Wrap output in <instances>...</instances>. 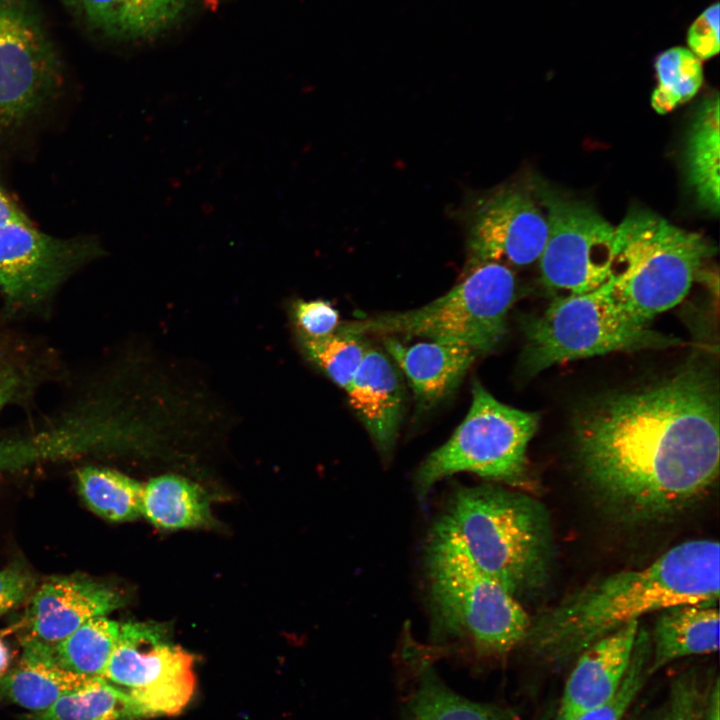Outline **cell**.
<instances>
[{"mask_svg": "<svg viewBox=\"0 0 720 720\" xmlns=\"http://www.w3.org/2000/svg\"><path fill=\"white\" fill-rule=\"evenodd\" d=\"M307 356L338 386L347 389L368 348L364 337L335 332L321 338L299 335Z\"/></svg>", "mask_w": 720, "mask_h": 720, "instance_id": "28", "label": "cell"}, {"mask_svg": "<svg viewBox=\"0 0 720 720\" xmlns=\"http://www.w3.org/2000/svg\"><path fill=\"white\" fill-rule=\"evenodd\" d=\"M80 494L88 507L113 522L134 520L142 515L143 485L120 472L85 467L77 472Z\"/></svg>", "mask_w": 720, "mask_h": 720, "instance_id": "26", "label": "cell"}, {"mask_svg": "<svg viewBox=\"0 0 720 720\" xmlns=\"http://www.w3.org/2000/svg\"><path fill=\"white\" fill-rule=\"evenodd\" d=\"M63 80L55 42L34 0H0V138L56 95Z\"/></svg>", "mask_w": 720, "mask_h": 720, "instance_id": "9", "label": "cell"}, {"mask_svg": "<svg viewBox=\"0 0 720 720\" xmlns=\"http://www.w3.org/2000/svg\"><path fill=\"white\" fill-rule=\"evenodd\" d=\"M384 347L407 378L420 410L452 393L478 355L465 346L432 340L407 346L396 337H385Z\"/></svg>", "mask_w": 720, "mask_h": 720, "instance_id": "17", "label": "cell"}, {"mask_svg": "<svg viewBox=\"0 0 720 720\" xmlns=\"http://www.w3.org/2000/svg\"><path fill=\"white\" fill-rule=\"evenodd\" d=\"M30 222L22 210L0 188V227L11 223Z\"/></svg>", "mask_w": 720, "mask_h": 720, "instance_id": "35", "label": "cell"}, {"mask_svg": "<svg viewBox=\"0 0 720 720\" xmlns=\"http://www.w3.org/2000/svg\"><path fill=\"white\" fill-rule=\"evenodd\" d=\"M650 658V634L639 627L629 667L613 698L575 720H623L650 675Z\"/></svg>", "mask_w": 720, "mask_h": 720, "instance_id": "29", "label": "cell"}, {"mask_svg": "<svg viewBox=\"0 0 720 720\" xmlns=\"http://www.w3.org/2000/svg\"><path fill=\"white\" fill-rule=\"evenodd\" d=\"M719 5L708 7L688 30L690 51L700 60H706L719 52Z\"/></svg>", "mask_w": 720, "mask_h": 720, "instance_id": "32", "label": "cell"}, {"mask_svg": "<svg viewBox=\"0 0 720 720\" xmlns=\"http://www.w3.org/2000/svg\"><path fill=\"white\" fill-rule=\"evenodd\" d=\"M194 0H75L89 29L118 41L153 39L173 27Z\"/></svg>", "mask_w": 720, "mask_h": 720, "instance_id": "18", "label": "cell"}, {"mask_svg": "<svg viewBox=\"0 0 720 720\" xmlns=\"http://www.w3.org/2000/svg\"><path fill=\"white\" fill-rule=\"evenodd\" d=\"M62 1L66 5V7L72 9V12H73L74 6H75V0H62Z\"/></svg>", "mask_w": 720, "mask_h": 720, "instance_id": "38", "label": "cell"}, {"mask_svg": "<svg viewBox=\"0 0 720 720\" xmlns=\"http://www.w3.org/2000/svg\"><path fill=\"white\" fill-rule=\"evenodd\" d=\"M719 554L716 540H690L643 569L588 584L531 619L524 642L544 663L562 667L645 614L677 604L716 605Z\"/></svg>", "mask_w": 720, "mask_h": 720, "instance_id": "2", "label": "cell"}, {"mask_svg": "<svg viewBox=\"0 0 720 720\" xmlns=\"http://www.w3.org/2000/svg\"><path fill=\"white\" fill-rule=\"evenodd\" d=\"M719 97L711 95L697 108L686 138L684 161L688 184L699 205L719 213Z\"/></svg>", "mask_w": 720, "mask_h": 720, "instance_id": "21", "label": "cell"}, {"mask_svg": "<svg viewBox=\"0 0 720 720\" xmlns=\"http://www.w3.org/2000/svg\"><path fill=\"white\" fill-rule=\"evenodd\" d=\"M293 313L299 335L309 338L330 336L340 324L338 311L324 300H298L294 304Z\"/></svg>", "mask_w": 720, "mask_h": 720, "instance_id": "31", "label": "cell"}, {"mask_svg": "<svg viewBox=\"0 0 720 720\" xmlns=\"http://www.w3.org/2000/svg\"><path fill=\"white\" fill-rule=\"evenodd\" d=\"M426 560L431 598L449 632L485 657L504 656L525 641L531 618L462 549L431 532Z\"/></svg>", "mask_w": 720, "mask_h": 720, "instance_id": "7", "label": "cell"}, {"mask_svg": "<svg viewBox=\"0 0 720 720\" xmlns=\"http://www.w3.org/2000/svg\"><path fill=\"white\" fill-rule=\"evenodd\" d=\"M142 515L154 526L167 530L200 527L211 519L204 490L172 474L153 478L143 486Z\"/></svg>", "mask_w": 720, "mask_h": 720, "instance_id": "22", "label": "cell"}, {"mask_svg": "<svg viewBox=\"0 0 720 720\" xmlns=\"http://www.w3.org/2000/svg\"><path fill=\"white\" fill-rule=\"evenodd\" d=\"M713 252L701 234L633 210L615 226L612 295L632 318L649 325L684 299Z\"/></svg>", "mask_w": 720, "mask_h": 720, "instance_id": "4", "label": "cell"}, {"mask_svg": "<svg viewBox=\"0 0 720 720\" xmlns=\"http://www.w3.org/2000/svg\"><path fill=\"white\" fill-rule=\"evenodd\" d=\"M119 631L120 624L106 616L91 618L52 645L54 661L75 674L103 678Z\"/></svg>", "mask_w": 720, "mask_h": 720, "instance_id": "25", "label": "cell"}, {"mask_svg": "<svg viewBox=\"0 0 720 720\" xmlns=\"http://www.w3.org/2000/svg\"><path fill=\"white\" fill-rule=\"evenodd\" d=\"M193 656L160 625L120 624L104 679L126 692L150 717L176 715L195 689Z\"/></svg>", "mask_w": 720, "mask_h": 720, "instance_id": "10", "label": "cell"}, {"mask_svg": "<svg viewBox=\"0 0 720 720\" xmlns=\"http://www.w3.org/2000/svg\"><path fill=\"white\" fill-rule=\"evenodd\" d=\"M10 662V654L7 646L0 639V680L6 674Z\"/></svg>", "mask_w": 720, "mask_h": 720, "instance_id": "37", "label": "cell"}, {"mask_svg": "<svg viewBox=\"0 0 720 720\" xmlns=\"http://www.w3.org/2000/svg\"><path fill=\"white\" fill-rule=\"evenodd\" d=\"M658 86L651 96V105L659 114H666L690 100L703 81L701 60L690 50L675 47L661 53L655 62Z\"/></svg>", "mask_w": 720, "mask_h": 720, "instance_id": "27", "label": "cell"}, {"mask_svg": "<svg viewBox=\"0 0 720 720\" xmlns=\"http://www.w3.org/2000/svg\"><path fill=\"white\" fill-rule=\"evenodd\" d=\"M98 250L93 240L48 235L31 222L1 226L0 291L8 304H39Z\"/></svg>", "mask_w": 720, "mask_h": 720, "instance_id": "13", "label": "cell"}, {"mask_svg": "<svg viewBox=\"0 0 720 720\" xmlns=\"http://www.w3.org/2000/svg\"><path fill=\"white\" fill-rule=\"evenodd\" d=\"M538 425L537 413L503 404L475 382L464 420L418 467L414 478L418 496L425 498L437 482L459 472L528 487L527 448Z\"/></svg>", "mask_w": 720, "mask_h": 720, "instance_id": "8", "label": "cell"}, {"mask_svg": "<svg viewBox=\"0 0 720 720\" xmlns=\"http://www.w3.org/2000/svg\"><path fill=\"white\" fill-rule=\"evenodd\" d=\"M533 720H549V717H548L547 715H544V714H543L542 716H540V717H538V718H536V719H533Z\"/></svg>", "mask_w": 720, "mask_h": 720, "instance_id": "39", "label": "cell"}, {"mask_svg": "<svg viewBox=\"0 0 720 720\" xmlns=\"http://www.w3.org/2000/svg\"><path fill=\"white\" fill-rule=\"evenodd\" d=\"M346 392L377 450L384 458L389 457L404 411L400 370L387 353L368 346Z\"/></svg>", "mask_w": 720, "mask_h": 720, "instance_id": "16", "label": "cell"}, {"mask_svg": "<svg viewBox=\"0 0 720 720\" xmlns=\"http://www.w3.org/2000/svg\"><path fill=\"white\" fill-rule=\"evenodd\" d=\"M99 678L63 669L54 661L52 645L27 636L21 661L1 678V688L10 701L36 713L50 708L67 694L89 687Z\"/></svg>", "mask_w": 720, "mask_h": 720, "instance_id": "19", "label": "cell"}, {"mask_svg": "<svg viewBox=\"0 0 720 720\" xmlns=\"http://www.w3.org/2000/svg\"><path fill=\"white\" fill-rule=\"evenodd\" d=\"M522 331L523 365L531 374L571 360L682 343L632 318L612 295L610 280L587 293L555 297L543 313L522 320Z\"/></svg>", "mask_w": 720, "mask_h": 720, "instance_id": "6", "label": "cell"}, {"mask_svg": "<svg viewBox=\"0 0 720 720\" xmlns=\"http://www.w3.org/2000/svg\"><path fill=\"white\" fill-rule=\"evenodd\" d=\"M511 714L472 701L449 688L431 667L421 670L408 698L404 720H511Z\"/></svg>", "mask_w": 720, "mask_h": 720, "instance_id": "23", "label": "cell"}, {"mask_svg": "<svg viewBox=\"0 0 720 720\" xmlns=\"http://www.w3.org/2000/svg\"><path fill=\"white\" fill-rule=\"evenodd\" d=\"M35 586L33 577L22 568L0 571V616L20 605Z\"/></svg>", "mask_w": 720, "mask_h": 720, "instance_id": "33", "label": "cell"}, {"mask_svg": "<svg viewBox=\"0 0 720 720\" xmlns=\"http://www.w3.org/2000/svg\"><path fill=\"white\" fill-rule=\"evenodd\" d=\"M122 602L117 591L91 579L52 578L31 598L28 637L54 645L89 619L108 615Z\"/></svg>", "mask_w": 720, "mask_h": 720, "instance_id": "15", "label": "cell"}, {"mask_svg": "<svg viewBox=\"0 0 720 720\" xmlns=\"http://www.w3.org/2000/svg\"><path fill=\"white\" fill-rule=\"evenodd\" d=\"M542 202L548 223L538 259L543 285L552 291L583 294L611 280L615 226L577 200L543 192Z\"/></svg>", "mask_w": 720, "mask_h": 720, "instance_id": "11", "label": "cell"}, {"mask_svg": "<svg viewBox=\"0 0 720 720\" xmlns=\"http://www.w3.org/2000/svg\"><path fill=\"white\" fill-rule=\"evenodd\" d=\"M147 713L123 690L99 678L89 687L67 694L30 720H142Z\"/></svg>", "mask_w": 720, "mask_h": 720, "instance_id": "24", "label": "cell"}, {"mask_svg": "<svg viewBox=\"0 0 720 720\" xmlns=\"http://www.w3.org/2000/svg\"><path fill=\"white\" fill-rule=\"evenodd\" d=\"M650 642V674L677 659L718 651L717 606L677 604L661 610L650 634Z\"/></svg>", "mask_w": 720, "mask_h": 720, "instance_id": "20", "label": "cell"}, {"mask_svg": "<svg viewBox=\"0 0 720 720\" xmlns=\"http://www.w3.org/2000/svg\"><path fill=\"white\" fill-rule=\"evenodd\" d=\"M23 378L16 364L0 353V411L16 396Z\"/></svg>", "mask_w": 720, "mask_h": 720, "instance_id": "34", "label": "cell"}, {"mask_svg": "<svg viewBox=\"0 0 720 720\" xmlns=\"http://www.w3.org/2000/svg\"><path fill=\"white\" fill-rule=\"evenodd\" d=\"M711 683L696 671L682 673L671 681L659 704L633 720H702Z\"/></svg>", "mask_w": 720, "mask_h": 720, "instance_id": "30", "label": "cell"}, {"mask_svg": "<svg viewBox=\"0 0 720 720\" xmlns=\"http://www.w3.org/2000/svg\"><path fill=\"white\" fill-rule=\"evenodd\" d=\"M719 408L716 379L697 365L595 400L574 425L577 461L594 496L631 523L687 509L718 478Z\"/></svg>", "mask_w": 720, "mask_h": 720, "instance_id": "1", "label": "cell"}, {"mask_svg": "<svg viewBox=\"0 0 720 720\" xmlns=\"http://www.w3.org/2000/svg\"><path fill=\"white\" fill-rule=\"evenodd\" d=\"M431 532L462 549L518 601L547 585L554 557L549 516L536 499L494 485L463 487Z\"/></svg>", "mask_w": 720, "mask_h": 720, "instance_id": "3", "label": "cell"}, {"mask_svg": "<svg viewBox=\"0 0 720 720\" xmlns=\"http://www.w3.org/2000/svg\"><path fill=\"white\" fill-rule=\"evenodd\" d=\"M702 720H720V686L718 677L711 683Z\"/></svg>", "mask_w": 720, "mask_h": 720, "instance_id": "36", "label": "cell"}, {"mask_svg": "<svg viewBox=\"0 0 720 720\" xmlns=\"http://www.w3.org/2000/svg\"><path fill=\"white\" fill-rule=\"evenodd\" d=\"M460 210L467 254L464 272L485 262L509 267L539 259L548 223L528 193L504 186L471 195Z\"/></svg>", "mask_w": 720, "mask_h": 720, "instance_id": "12", "label": "cell"}, {"mask_svg": "<svg viewBox=\"0 0 720 720\" xmlns=\"http://www.w3.org/2000/svg\"><path fill=\"white\" fill-rule=\"evenodd\" d=\"M515 295L516 279L510 267L485 262L465 271L449 292L424 306L346 321L336 332L418 337L465 346L479 355L494 351L504 339Z\"/></svg>", "mask_w": 720, "mask_h": 720, "instance_id": "5", "label": "cell"}, {"mask_svg": "<svg viewBox=\"0 0 720 720\" xmlns=\"http://www.w3.org/2000/svg\"><path fill=\"white\" fill-rule=\"evenodd\" d=\"M639 627L638 620L628 623L575 659L554 720H575L613 698L629 667Z\"/></svg>", "mask_w": 720, "mask_h": 720, "instance_id": "14", "label": "cell"}]
</instances>
